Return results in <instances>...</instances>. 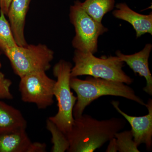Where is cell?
Instances as JSON below:
<instances>
[{
  "instance_id": "obj_5",
  "label": "cell",
  "mask_w": 152,
  "mask_h": 152,
  "mask_svg": "<svg viewBox=\"0 0 152 152\" xmlns=\"http://www.w3.org/2000/svg\"><path fill=\"white\" fill-rule=\"evenodd\" d=\"M81 4L77 0L70 8V20L75 31L72 45L76 50L94 54L98 51L99 37L107 32L108 29L88 15Z\"/></svg>"
},
{
  "instance_id": "obj_3",
  "label": "cell",
  "mask_w": 152,
  "mask_h": 152,
  "mask_svg": "<svg viewBox=\"0 0 152 152\" xmlns=\"http://www.w3.org/2000/svg\"><path fill=\"white\" fill-rule=\"evenodd\" d=\"M73 61L75 65L71 70V77L87 75L127 85L134 81L123 71L125 63L116 56L97 58L90 52L75 50Z\"/></svg>"
},
{
  "instance_id": "obj_4",
  "label": "cell",
  "mask_w": 152,
  "mask_h": 152,
  "mask_svg": "<svg viewBox=\"0 0 152 152\" xmlns=\"http://www.w3.org/2000/svg\"><path fill=\"white\" fill-rule=\"evenodd\" d=\"M72 67L70 62L61 60L53 69L54 75L57 78L53 93L58 102V111L48 119L65 134L70 131L73 124V111L77 100V97L71 91L70 84Z\"/></svg>"
},
{
  "instance_id": "obj_18",
  "label": "cell",
  "mask_w": 152,
  "mask_h": 152,
  "mask_svg": "<svg viewBox=\"0 0 152 152\" xmlns=\"http://www.w3.org/2000/svg\"><path fill=\"white\" fill-rule=\"evenodd\" d=\"M12 82L0 72V99L12 100L13 96L10 91Z\"/></svg>"
},
{
  "instance_id": "obj_6",
  "label": "cell",
  "mask_w": 152,
  "mask_h": 152,
  "mask_svg": "<svg viewBox=\"0 0 152 152\" xmlns=\"http://www.w3.org/2000/svg\"><path fill=\"white\" fill-rule=\"evenodd\" d=\"M14 72L20 77L27 74L48 70L54 58V52L46 45H27L16 46L4 51Z\"/></svg>"
},
{
  "instance_id": "obj_15",
  "label": "cell",
  "mask_w": 152,
  "mask_h": 152,
  "mask_svg": "<svg viewBox=\"0 0 152 152\" xmlns=\"http://www.w3.org/2000/svg\"><path fill=\"white\" fill-rule=\"evenodd\" d=\"M47 129L51 134V142L53 145L51 152H67L69 147L65 134L63 133L48 118L46 121Z\"/></svg>"
},
{
  "instance_id": "obj_17",
  "label": "cell",
  "mask_w": 152,
  "mask_h": 152,
  "mask_svg": "<svg viewBox=\"0 0 152 152\" xmlns=\"http://www.w3.org/2000/svg\"><path fill=\"white\" fill-rule=\"evenodd\" d=\"M118 151L140 152L138 146L134 141L132 130L118 132L115 135Z\"/></svg>"
},
{
  "instance_id": "obj_1",
  "label": "cell",
  "mask_w": 152,
  "mask_h": 152,
  "mask_svg": "<svg viewBox=\"0 0 152 152\" xmlns=\"http://www.w3.org/2000/svg\"><path fill=\"white\" fill-rule=\"evenodd\" d=\"M126 123L123 118L100 121L83 114L75 118L70 131L65 134L69 144L67 152H94L115 137Z\"/></svg>"
},
{
  "instance_id": "obj_21",
  "label": "cell",
  "mask_w": 152,
  "mask_h": 152,
  "mask_svg": "<svg viewBox=\"0 0 152 152\" xmlns=\"http://www.w3.org/2000/svg\"><path fill=\"white\" fill-rule=\"evenodd\" d=\"M1 67V61H0V68Z\"/></svg>"
},
{
  "instance_id": "obj_19",
  "label": "cell",
  "mask_w": 152,
  "mask_h": 152,
  "mask_svg": "<svg viewBox=\"0 0 152 152\" xmlns=\"http://www.w3.org/2000/svg\"><path fill=\"white\" fill-rule=\"evenodd\" d=\"M12 1V0H0V11L5 15H7Z\"/></svg>"
},
{
  "instance_id": "obj_10",
  "label": "cell",
  "mask_w": 152,
  "mask_h": 152,
  "mask_svg": "<svg viewBox=\"0 0 152 152\" xmlns=\"http://www.w3.org/2000/svg\"><path fill=\"white\" fill-rule=\"evenodd\" d=\"M152 49V44H148L142 50L134 54L125 55L119 50L115 52L116 56L126 63L135 74L145 77L146 85L143 91L150 96L152 95V77L149 68L148 60Z\"/></svg>"
},
{
  "instance_id": "obj_8",
  "label": "cell",
  "mask_w": 152,
  "mask_h": 152,
  "mask_svg": "<svg viewBox=\"0 0 152 152\" xmlns=\"http://www.w3.org/2000/svg\"><path fill=\"white\" fill-rule=\"evenodd\" d=\"M114 107L129 123L132 127L134 141L139 146L145 144L148 151H151L152 147V100L149 99L146 105L148 114L142 116H132L123 112L119 107L118 101H112Z\"/></svg>"
},
{
  "instance_id": "obj_13",
  "label": "cell",
  "mask_w": 152,
  "mask_h": 152,
  "mask_svg": "<svg viewBox=\"0 0 152 152\" xmlns=\"http://www.w3.org/2000/svg\"><path fill=\"white\" fill-rule=\"evenodd\" d=\"M27 123L18 109L0 100V134L26 129Z\"/></svg>"
},
{
  "instance_id": "obj_11",
  "label": "cell",
  "mask_w": 152,
  "mask_h": 152,
  "mask_svg": "<svg viewBox=\"0 0 152 152\" xmlns=\"http://www.w3.org/2000/svg\"><path fill=\"white\" fill-rule=\"evenodd\" d=\"M116 9L113 12L115 18L127 22L135 31L136 37L149 34L152 35V14L142 15L133 10L125 3H121L115 6Z\"/></svg>"
},
{
  "instance_id": "obj_14",
  "label": "cell",
  "mask_w": 152,
  "mask_h": 152,
  "mask_svg": "<svg viewBox=\"0 0 152 152\" xmlns=\"http://www.w3.org/2000/svg\"><path fill=\"white\" fill-rule=\"evenodd\" d=\"M82 7L93 19L102 23L104 16L113 10L115 0H85Z\"/></svg>"
},
{
  "instance_id": "obj_16",
  "label": "cell",
  "mask_w": 152,
  "mask_h": 152,
  "mask_svg": "<svg viewBox=\"0 0 152 152\" xmlns=\"http://www.w3.org/2000/svg\"><path fill=\"white\" fill-rule=\"evenodd\" d=\"M17 45L10 23L0 11V48L4 52Z\"/></svg>"
},
{
  "instance_id": "obj_12",
  "label": "cell",
  "mask_w": 152,
  "mask_h": 152,
  "mask_svg": "<svg viewBox=\"0 0 152 152\" xmlns=\"http://www.w3.org/2000/svg\"><path fill=\"white\" fill-rule=\"evenodd\" d=\"M30 1L31 0H12L7 15L15 40L19 46L28 45L25 39L24 28Z\"/></svg>"
},
{
  "instance_id": "obj_7",
  "label": "cell",
  "mask_w": 152,
  "mask_h": 152,
  "mask_svg": "<svg viewBox=\"0 0 152 152\" xmlns=\"http://www.w3.org/2000/svg\"><path fill=\"white\" fill-rule=\"evenodd\" d=\"M45 71H37L21 77L19 85L22 100L35 104L38 109H45L54 103V88L56 81Z\"/></svg>"
},
{
  "instance_id": "obj_9",
  "label": "cell",
  "mask_w": 152,
  "mask_h": 152,
  "mask_svg": "<svg viewBox=\"0 0 152 152\" xmlns=\"http://www.w3.org/2000/svg\"><path fill=\"white\" fill-rule=\"evenodd\" d=\"M46 149L45 143L31 141L26 129L0 134V152H45Z\"/></svg>"
},
{
  "instance_id": "obj_20",
  "label": "cell",
  "mask_w": 152,
  "mask_h": 152,
  "mask_svg": "<svg viewBox=\"0 0 152 152\" xmlns=\"http://www.w3.org/2000/svg\"><path fill=\"white\" fill-rule=\"evenodd\" d=\"M110 143L108 146L106 150L107 152H116L118 151V146H117L116 141L115 137L113 138L110 140Z\"/></svg>"
},
{
  "instance_id": "obj_2",
  "label": "cell",
  "mask_w": 152,
  "mask_h": 152,
  "mask_svg": "<svg viewBox=\"0 0 152 152\" xmlns=\"http://www.w3.org/2000/svg\"><path fill=\"white\" fill-rule=\"evenodd\" d=\"M70 84L71 89L77 95V100L73 111L75 118L81 116L85 108L92 102L105 96L122 97L141 105H146L136 95L134 89L122 82L88 76L85 80L77 77H71Z\"/></svg>"
}]
</instances>
